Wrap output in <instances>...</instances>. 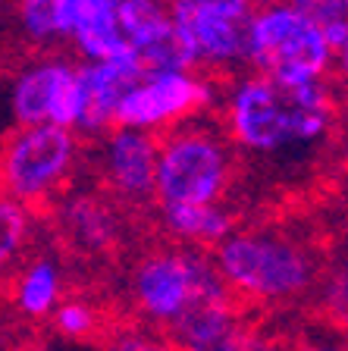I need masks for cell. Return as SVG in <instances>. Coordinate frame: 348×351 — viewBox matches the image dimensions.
Listing matches in <instances>:
<instances>
[{
  "label": "cell",
  "mask_w": 348,
  "mask_h": 351,
  "mask_svg": "<svg viewBox=\"0 0 348 351\" xmlns=\"http://www.w3.org/2000/svg\"><path fill=\"white\" fill-rule=\"evenodd\" d=\"M329 95L323 82L283 88L267 75L235 85L229 101V132L245 147L276 151L317 141L329 129Z\"/></svg>",
  "instance_id": "obj_1"
},
{
  "label": "cell",
  "mask_w": 348,
  "mask_h": 351,
  "mask_svg": "<svg viewBox=\"0 0 348 351\" xmlns=\"http://www.w3.org/2000/svg\"><path fill=\"white\" fill-rule=\"evenodd\" d=\"M245 60H251L261 75L283 88L308 85L323 79L333 63V47L292 0L261 3L257 13L245 19Z\"/></svg>",
  "instance_id": "obj_2"
},
{
  "label": "cell",
  "mask_w": 348,
  "mask_h": 351,
  "mask_svg": "<svg viewBox=\"0 0 348 351\" xmlns=\"http://www.w3.org/2000/svg\"><path fill=\"white\" fill-rule=\"evenodd\" d=\"M217 245V267L226 285L251 298H289L311 282V263L289 241L267 235H226Z\"/></svg>",
  "instance_id": "obj_3"
},
{
  "label": "cell",
  "mask_w": 348,
  "mask_h": 351,
  "mask_svg": "<svg viewBox=\"0 0 348 351\" xmlns=\"http://www.w3.org/2000/svg\"><path fill=\"white\" fill-rule=\"evenodd\" d=\"M73 132L57 123L22 125L0 154V189L19 204L41 201L73 167Z\"/></svg>",
  "instance_id": "obj_4"
},
{
  "label": "cell",
  "mask_w": 348,
  "mask_h": 351,
  "mask_svg": "<svg viewBox=\"0 0 348 351\" xmlns=\"http://www.w3.org/2000/svg\"><path fill=\"white\" fill-rule=\"evenodd\" d=\"M229 179L226 151L204 132H179L157 145L154 191L163 204H207L217 201Z\"/></svg>",
  "instance_id": "obj_5"
},
{
  "label": "cell",
  "mask_w": 348,
  "mask_h": 351,
  "mask_svg": "<svg viewBox=\"0 0 348 351\" xmlns=\"http://www.w3.org/2000/svg\"><path fill=\"white\" fill-rule=\"evenodd\" d=\"M226 282H220L217 270L204 257L192 251L176 254H154L148 257L135 273V298L151 317L170 320L176 317L204 292H220Z\"/></svg>",
  "instance_id": "obj_6"
},
{
  "label": "cell",
  "mask_w": 348,
  "mask_h": 351,
  "mask_svg": "<svg viewBox=\"0 0 348 351\" xmlns=\"http://www.w3.org/2000/svg\"><path fill=\"white\" fill-rule=\"evenodd\" d=\"M207 101L211 85L192 69H151L141 73V79L119 97L113 123L126 129H157L182 119Z\"/></svg>",
  "instance_id": "obj_7"
},
{
  "label": "cell",
  "mask_w": 348,
  "mask_h": 351,
  "mask_svg": "<svg viewBox=\"0 0 348 351\" xmlns=\"http://www.w3.org/2000/svg\"><path fill=\"white\" fill-rule=\"evenodd\" d=\"M116 25L138 63L151 69H192L189 53L173 29L170 0H119Z\"/></svg>",
  "instance_id": "obj_8"
},
{
  "label": "cell",
  "mask_w": 348,
  "mask_h": 351,
  "mask_svg": "<svg viewBox=\"0 0 348 351\" xmlns=\"http://www.w3.org/2000/svg\"><path fill=\"white\" fill-rule=\"evenodd\" d=\"M170 16L192 66H232L245 60V19L189 3H170Z\"/></svg>",
  "instance_id": "obj_9"
},
{
  "label": "cell",
  "mask_w": 348,
  "mask_h": 351,
  "mask_svg": "<svg viewBox=\"0 0 348 351\" xmlns=\"http://www.w3.org/2000/svg\"><path fill=\"white\" fill-rule=\"evenodd\" d=\"M145 73V66L138 63L135 53L116 60H88L79 75V129L85 132H101L104 125L113 123L116 104L119 97L135 85Z\"/></svg>",
  "instance_id": "obj_10"
},
{
  "label": "cell",
  "mask_w": 348,
  "mask_h": 351,
  "mask_svg": "<svg viewBox=\"0 0 348 351\" xmlns=\"http://www.w3.org/2000/svg\"><path fill=\"white\" fill-rule=\"evenodd\" d=\"M110 182L123 195L141 197L154 191V173H157V141L145 135V129H126L119 125L107 147Z\"/></svg>",
  "instance_id": "obj_11"
},
{
  "label": "cell",
  "mask_w": 348,
  "mask_h": 351,
  "mask_svg": "<svg viewBox=\"0 0 348 351\" xmlns=\"http://www.w3.org/2000/svg\"><path fill=\"white\" fill-rule=\"evenodd\" d=\"M76 66L63 60H41L25 66L13 85V113L19 125L51 123V113L60 101V91L73 79Z\"/></svg>",
  "instance_id": "obj_12"
},
{
  "label": "cell",
  "mask_w": 348,
  "mask_h": 351,
  "mask_svg": "<svg viewBox=\"0 0 348 351\" xmlns=\"http://www.w3.org/2000/svg\"><path fill=\"white\" fill-rule=\"evenodd\" d=\"M163 223L173 235L201 245L223 241L232 232V217L213 201L207 204H163Z\"/></svg>",
  "instance_id": "obj_13"
},
{
  "label": "cell",
  "mask_w": 348,
  "mask_h": 351,
  "mask_svg": "<svg viewBox=\"0 0 348 351\" xmlns=\"http://www.w3.org/2000/svg\"><path fill=\"white\" fill-rule=\"evenodd\" d=\"M16 25L32 44H54L69 38L66 0H13Z\"/></svg>",
  "instance_id": "obj_14"
},
{
  "label": "cell",
  "mask_w": 348,
  "mask_h": 351,
  "mask_svg": "<svg viewBox=\"0 0 348 351\" xmlns=\"http://www.w3.org/2000/svg\"><path fill=\"white\" fill-rule=\"evenodd\" d=\"M57 298H60V273L54 263H35L32 270H25V276L16 285V301H19L22 314L29 317L51 314Z\"/></svg>",
  "instance_id": "obj_15"
},
{
  "label": "cell",
  "mask_w": 348,
  "mask_h": 351,
  "mask_svg": "<svg viewBox=\"0 0 348 351\" xmlns=\"http://www.w3.org/2000/svg\"><path fill=\"white\" fill-rule=\"evenodd\" d=\"M329 41L333 53H345L348 47V0H292Z\"/></svg>",
  "instance_id": "obj_16"
},
{
  "label": "cell",
  "mask_w": 348,
  "mask_h": 351,
  "mask_svg": "<svg viewBox=\"0 0 348 351\" xmlns=\"http://www.w3.org/2000/svg\"><path fill=\"white\" fill-rule=\"evenodd\" d=\"M69 229L76 232V239L88 248H104L113 235V223H110V213L104 210L97 201L91 197H79L69 207Z\"/></svg>",
  "instance_id": "obj_17"
},
{
  "label": "cell",
  "mask_w": 348,
  "mask_h": 351,
  "mask_svg": "<svg viewBox=\"0 0 348 351\" xmlns=\"http://www.w3.org/2000/svg\"><path fill=\"white\" fill-rule=\"evenodd\" d=\"M116 7H119V0H66L69 38L116 29Z\"/></svg>",
  "instance_id": "obj_18"
},
{
  "label": "cell",
  "mask_w": 348,
  "mask_h": 351,
  "mask_svg": "<svg viewBox=\"0 0 348 351\" xmlns=\"http://www.w3.org/2000/svg\"><path fill=\"white\" fill-rule=\"evenodd\" d=\"M25 232H29L25 204H19L13 197H0V270L19 254Z\"/></svg>",
  "instance_id": "obj_19"
},
{
  "label": "cell",
  "mask_w": 348,
  "mask_h": 351,
  "mask_svg": "<svg viewBox=\"0 0 348 351\" xmlns=\"http://www.w3.org/2000/svg\"><path fill=\"white\" fill-rule=\"evenodd\" d=\"M57 326L63 336L82 339L95 329V311L88 304H82V301H69V304H63L57 311Z\"/></svg>",
  "instance_id": "obj_20"
},
{
  "label": "cell",
  "mask_w": 348,
  "mask_h": 351,
  "mask_svg": "<svg viewBox=\"0 0 348 351\" xmlns=\"http://www.w3.org/2000/svg\"><path fill=\"white\" fill-rule=\"evenodd\" d=\"M170 3H189V7L235 16V19H248V13H251V7H254V0H170Z\"/></svg>",
  "instance_id": "obj_21"
},
{
  "label": "cell",
  "mask_w": 348,
  "mask_h": 351,
  "mask_svg": "<svg viewBox=\"0 0 348 351\" xmlns=\"http://www.w3.org/2000/svg\"><path fill=\"white\" fill-rule=\"evenodd\" d=\"M113 351H160V348H157V342H151L141 332H126V336L116 339Z\"/></svg>",
  "instance_id": "obj_22"
},
{
  "label": "cell",
  "mask_w": 348,
  "mask_h": 351,
  "mask_svg": "<svg viewBox=\"0 0 348 351\" xmlns=\"http://www.w3.org/2000/svg\"><path fill=\"white\" fill-rule=\"evenodd\" d=\"M248 351H273V348H267L264 342H254V339H251V348H248Z\"/></svg>",
  "instance_id": "obj_23"
},
{
  "label": "cell",
  "mask_w": 348,
  "mask_h": 351,
  "mask_svg": "<svg viewBox=\"0 0 348 351\" xmlns=\"http://www.w3.org/2000/svg\"><path fill=\"white\" fill-rule=\"evenodd\" d=\"M308 351H333V348H308Z\"/></svg>",
  "instance_id": "obj_24"
},
{
  "label": "cell",
  "mask_w": 348,
  "mask_h": 351,
  "mask_svg": "<svg viewBox=\"0 0 348 351\" xmlns=\"http://www.w3.org/2000/svg\"><path fill=\"white\" fill-rule=\"evenodd\" d=\"M254 3H273V0H254Z\"/></svg>",
  "instance_id": "obj_25"
}]
</instances>
